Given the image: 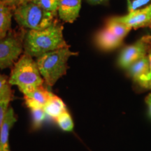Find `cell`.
Listing matches in <instances>:
<instances>
[{
	"instance_id": "cell-1",
	"label": "cell",
	"mask_w": 151,
	"mask_h": 151,
	"mask_svg": "<svg viewBox=\"0 0 151 151\" xmlns=\"http://www.w3.org/2000/svg\"><path fill=\"white\" fill-rule=\"evenodd\" d=\"M68 46L63 37V25L54 22L42 30H29L24 39V53L39 58L48 52Z\"/></svg>"
},
{
	"instance_id": "cell-2",
	"label": "cell",
	"mask_w": 151,
	"mask_h": 151,
	"mask_svg": "<svg viewBox=\"0 0 151 151\" xmlns=\"http://www.w3.org/2000/svg\"><path fill=\"white\" fill-rule=\"evenodd\" d=\"M68 46L48 52L37 58V64L39 72L48 86H53L56 82L66 74L69 58L78 55Z\"/></svg>"
},
{
	"instance_id": "cell-3",
	"label": "cell",
	"mask_w": 151,
	"mask_h": 151,
	"mask_svg": "<svg viewBox=\"0 0 151 151\" xmlns=\"http://www.w3.org/2000/svg\"><path fill=\"white\" fill-rule=\"evenodd\" d=\"M9 82L11 86H17L24 94L37 87L43 86V79L39 72L37 62L32 57L24 53L14 64Z\"/></svg>"
},
{
	"instance_id": "cell-4",
	"label": "cell",
	"mask_w": 151,
	"mask_h": 151,
	"mask_svg": "<svg viewBox=\"0 0 151 151\" xmlns=\"http://www.w3.org/2000/svg\"><path fill=\"white\" fill-rule=\"evenodd\" d=\"M56 14L48 12L33 0L16 7L14 16L19 25L29 30H42L54 22Z\"/></svg>"
},
{
	"instance_id": "cell-5",
	"label": "cell",
	"mask_w": 151,
	"mask_h": 151,
	"mask_svg": "<svg viewBox=\"0 0 151 151\" xmlns=\"http://www.w3.org/2000/svg\"><path fill=\"white\" fill-rule=\"evenodd\" d=\"M25 32L10 31L6 37L0 39V69L14 65L24 49Z\"/></svg>"
},
{
	"instance_id": "cell-6",
	"label": "cell",
	"mask_w": 151,
	"mask_h": 151,
	"mask_svg": "<svg viewBox=\"0 0 151 151\" xmlns=\"http://www.w3.org/2000/svg\"><path fill=\"white\" fill-rule=\"evenodd\" d=\"M147 50L148 49L141 39L134 44L127 46L122 50L119 57V66L123 69H128L134 62L146 56Z\"/></svg>"
},
{
	"instance_id": "cell-7",
	"label": "cell",
	"mask_w": 151,
	"mask_h": 151,
	"mask_svg": "<svg viewBox=\"0 0 151 151\" xmlns=\"http://www.w3.org/2000/svg\"><path fill=\"white\" fill-rule=\"evenodd\" d=\"M118 19L132 29L151 28V4L141 10L129 13L127 16L118 17Z\"/></svg>"
},
{
	"instance_id": "cell-8",
	"label": "cell",
	"mask_w": 151,
	"mask_h": 151,
	"mask_svg": "<svg viewBox=\"0 0 151 151\" xmlns=\"http://www.w3.org/2000/svg\"><path fill=\"white\" fill-rule=\"evenodd\" d=\"M52 95L51 92L48 91L43 86L37 87L31 92L24 94L25 104L29 109L43 108Z\"/></svg>"
},
{
	"instance_id": "cell-9",
	"label": "cell",
	"mask_w": 151,
	"mask_h": 151,
	"mask_svg": "<svg viewBox=\"0 0 151 151\" xmlns=\"http://www.w3.org/2000/svg\"><path fill=\"white\" fill-rule=\"evenodd\" d=\"M82 0H60L58 15L65 22L72 23L79 16Z\"/></svg>"
},
{
	"instance_id": "cell-10",
	"label": "cell",
	"mask_w": 151,
	"mask_h": 151,
	"mask_svg": "<svg viewBox=\"0 0 151 151\" xmlns=\"http://www.w3.org/2000/svg\"><path fill=\"white\" fill-rule=\"evenodd\" d=\"M122 39H119L108 29L104 27L96 35L95 43L103 50H112L121 45Z\"/></svg>"
},
{
	"instance_id": "cell-11",
	"label": "cell",
	"mask_w": 151,
	"mask_h": 151,
	"mask_svg": "<svg viewBox=\"0 0 151 151\" xmlns=\"http://www.w3.org/2000/svg\"><path fill=\"white\" fill-rule=\"evenodd\" d=\"M16 121L17 118L14 109L12 107H9L0 129V148L1 151H10L9 145V132Z\"/></svg>"
},
{
	"instance_id": "cell-12",
	"label": "cell",
	"mask_w": 151,
	"mask_h": 151,
	"mask_svg": "<svg viewBox=\"0 0 151 151\" xmlns=\"http://www.w3.org/2000/svg\"><path fill=\"white\" fill-rule=\"evenodd\" d=\"M16 8L0 1V39L6 37L11 31V20Z\"/></svg>"
},
{
	"instance_id": "cell-13",
	"label": "cell",
	"mask_w": 151,
	"mask_h": 151,
	"mask_svg": "<svg viewBox=\"0 0 151 151\" xmlns=\"http://www.w3.org/2000/svg\"><path fill=\"white\" fill-rule=\"evenodd\" d=\"M43 110L46 115L56 119L63 113L67 111V107L64 101L59 97L52 94L48 102L43 106Z\"/></svg>"
},
{
	"instance_id": "cell-14",
	"label": "cell",
	"mask_w": 151,
	"mask_h": 151,
	"mask_svg": "<svg viewBox=\"0 0 151 151\" xmlns=\"http://www.w3.org/2000/svg\"><path fill=\"white\" fill-rule=\"evenodd\" d=\"M128 69L130 76L134 81L137 82L141 77L147 74L150 71L148 58L146 56L143 57L134 62Z\"/></svg>"
},
{
	"instance_id": "cell-15",
	"label": "cell",
	"mask_w": 151,
	"mask_h": 151,
	"mask_svg": "<svg viewBox=\"0 0 151 151\" xmlns=\"http://www.w3.org/2000/svg\"><path fill=\"white\" fill-rule=\"evenodd\" d=\"M105 27L122 40H123L124 38L132 29L131 27L120 21L118 17L109 18L106 21Z\"/></svg>"
},
{
	"instance_id": "cell-16",
	"label": "cell",
	"mask_w": 151,
	"mask_h": 151,
	"mask_svg": "<svg viewBox=\"0 0 151 151\" xmlns=\"http://www.w3.org/2000/svg\"><path fill=\"white\" fill-rule=\"evenodd\" d=\"M31 111L32 116V128L33 130L39 129L41 127L46 117V113L43 110V108L32 109Z\"/></svg>"
},
{
	"instance_id": "cell-17",
	"label": "cell",
	"mask_w": 151,
	"mask_h": 151,
	"mask_svg": "<svg viewBox=\"0 0 151 151\" xmlns=\"http://www.w3.org/2000/svg\"><path fill=\"white\" fill-rule=\"evenodd\" d=\"M56 122L58 125L62 129L63 131L65 132H71L74 127L72 118L71 115L68 111L63 113L62 114L57 118Z\"/></svg>"
},
{
	"instance_id": "cell-18",
	"label": "cell",
	"mask_w": 151,
	"mask_h": 151,
	"mask_svg": "<svg viewBox=\"0 0 151 151\" xmlns=\"http://www.w3.org/2000/svg\"><path fill=\"white\" fill-rule=\"evenodd\" d=\"M0 98L11 99L13 98V92L9 78L4 75H0Z\"/></svg>"
},
{
	"instance_id": "cell-19",
	"label": "cell",
	"mask_w": 151,
	"mask_h": 151,
	"mask_svg": "<svg viewBox=\"0 0 151 151\" xmlns=\"http://www.w3.org/2000/svg\"><path fill=\"white\" fill-rule=\"evenodd\" d=\"M33 1L48 12L56 14L58 10L60 0H33Z\"/></svg>"
},
{
	"instance_id": "cell-20",
	"label": "cell",
	"mask_w": 151,
	"mask_h": 151,
	"mask_svg": "<svg viewBox=\"0 0 151 151\" xmlns=\"http://www.w3.org/2000/svg\"><path fill=\"white\" fill-rule=\"evenodd\" d=\"M129 13L146 8L151 4V0H127Z\"/></svg>"
},
{
	"instance_id": "cell-21",
	"label": "cell",
	"mask_w": 151,
	"mask_h": 151,
	"mask_svg": "<svg viewBox=\"0 0 151 151\" xmlns=\"http://www.w3.org/2000/svg\"><path fill=\"white\" fill-rule=\"evenodd\" d=\"M11 101V99L0 98V129H1V124H2L4 120L6 113L9 108V105Z\"/></svg>"
},
{
	"instance_id": "cell-22",
	"label": "cell",
	"mask_w": 151,
	"mask_h": 151,
	"mask_svg": "<svg viewBox=\"0 0 151 151\" xmlns=\"http://www.w3.org/2000/svg\"><path fill=\"white\" fill-rule=\"evenodd\" d=\"M137 83H138L141 86H142L143 88L151 89V71H149L147 74L141 77Z\"/></svg>"
},
{
	"instance_id": "cell-23",
	"label": "cell",
	"mask_w": 151,
	"mask_h": 151,
	"mask_svg": "<svg viewBox=\"0 0 151 151\" xmlns=\"http://www.w3.org/2000/svg\"><path fill=\"white\" fill-rule=\"evenodd\" d=\"M0 1L7 4L11 6L16 8V7H18V6L22 4V3L25 2V1H29V0H0Z\"/></svg>"
},
{
	"instance_id": "cell-24",
	"label": "cell",
	"mask_w": 151,
	"mask_h": 151,
	"mask_svg": "<svg viewBox=\"0 0 151 151\" xmlns=\"http://www.w3.org/2000/svg\"><path fill=\"white\" fill-rule=\"evenodd\" d=\"M141 40L143 41V43L146 45L147 48L151 49V36H146L141 38Z\"/></svg>"
},
{
	"instance_id": "cell-25",
	"label": "cell",
	"mask_w": 151,
	"mask_h": 151,
	"mask_svg": "<svg viewBox=\"0 0 151 151\" xmlns=\"http://www.w3.org/2000/svg\"><path fill=\"white\" fill-rule=\"evenodd\" d=\"M146 103L148 106V113L151 118V93L148 94V96L146 98Z\"/></svg>"
},
{
	"instance_id": "cell-26",
	"label": "cell",
	"mask_w": 151,
	"mask_h": 151,
	"mask_svg": "<svg viewBox=\"0 0 151 151\" xmlns=\"http://www.w3.org/2000/svg\"><path fill=\"white\" fill-rule=\"evenodd\" d=\"M87 1H88L90 4H91L95 5V4H99L106 2V1H108V0H87Z\"/></svg>"
},
{
	"instance_id": "cell-27",
	"label": "cell",
	"mask_w": 151,
	"mask_h": 151,
	"mask_svg": "<svg viewBox=\"0 0 151 151\" xmlns=\"http://www.w3.org/2000/svg\"><path fill=\"white\" fill-rule=\"evenodd\" d=\"M148 60H149V65H150V69L151 71V52L148 55Z\"/></svg>"
},
{
	"instance_id": "cell-28",
	"label": "cell",
	"mask_w": 151,
	"mask_h": 151,
	"mask_svg": "<svg viewBox=\"0 0 151 151\" xmlns=\"http://www.w3.org/2000/svg\"><path fill=\"white\" fill-rule=\"evenodd\" d=\"M0 151H1V148H0Z\"/></svg>"
}]
</instances>
